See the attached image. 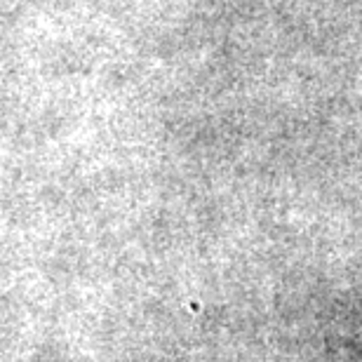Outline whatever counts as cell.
<instances>
[{
  "label": "cell",
  "mask_w": 362,
  "mask_h": 362,
  "mask_svg": "<svg viewBox=\"0 0 362 362\" xmlns=\"http://www.w3.org/2000/svg\"><path fill=\"white\" fill-rule=\"evenodd\" d=\"M332 362H362V299L339 320L337 334L332 337Z\"/></svg>",
  "instance_id": "1"
}]
</instances>
